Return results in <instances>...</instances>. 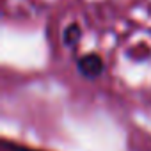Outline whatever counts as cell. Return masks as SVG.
Returning <instances> with one entry per match:
<instances>
[{"instance_id":"7a4b0ae2","label":"cell","mask_w":151,"mask_h":151,"mask_svg":"<svg viewBox=\"0 0 151 151\" xmlns=\"http://www.w3.org/2000/svg\"><path fill=\"white\" fill-rule=\"evenodd\" d=\"M78 39H80V29H78V25H69V27L64 30V43H66L68 46L77 45Z\"/></svg>"},{"instance_id":"6da1fadb","label":"cell","mask_w":151,"mask_h":151,"mask_svg":"<svg viewBox=\"0 0 151 151\" xmlns=\"http://www.w3.org/2000/svg\"><path fill=\"white\" fill-rule=\"evenodd\" d=\"M78 71L86 78H96L103 71V60L96 53H89L78 59Z\"/></svg>"},{"instance_id":"3957f363","label":"cell","mask_w":151,"mask_h":151,"mask_svg":"<svg viewBox=\"0 0 151 151\" xmlns=\"http://www.w3.org/2000/svg\"><path fill=\"white\" fill-rule=\"evenodd\" d=\"M20 151H29V149H20Z\"/></svg>"}]
</instances>
